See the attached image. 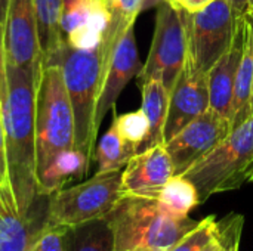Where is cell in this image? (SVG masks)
<instances>
[{
  "mask_svg": "<svg viewBox=\"0 0 253 251\" xmlns=\"http://www.w3.org/2000/svg\"><path fill=\"white\" fill-rule=\"evenodd\" d=\"M40 75L6 62L3 120L9 183L19 212L28 216L40 194L36 175V92Z\"/></svg>",
  "mask_w": 253,
  "mask_h": 251,
  "instance_id": "6da1fadb",
  "label": "cell"
},
{
  "mask_svg": "<svg viewBox=\"0 0 253 251\" xmlns=\"http://www.w3.org/2000/svg\"><path fill=\"white\" fill-rule=\"evenodd\" d=\"M114 251H169L199 225L190 216L169 213L156 198L123 195L105 216Z\"/></svg>",
  "mask_w": 253,
  "mask_h": 251,
  "instance_id": "7a4b0ae2",
  "label": "cell"
},
{
  "mask_svg": "<svg viewBox=\"0 0 253 251\" xmlns=\"http://www.w3.org/2000/svg\"><path fill=\"white\" fill-rule=\"evenodd\" d=\"M52 64H59L64 72V81L74 114V148L92 161L98 135L95 112L105 65L104 44L101 41L92 50H82L71 47L64 40Z\"/></svg>",
  "mask_w": 253,
  "mask_h": 251,
  "instance_id": "3957f363",
  "label": "cell"
},
{
  "mask_svg": "<svg viewBox=\"0 0 253 251\" xmlns=\"http://www.w3.org/2000/svg\"><path fill=\"white\" fill-rule=\"evenodd\" d=\"M74 148V114L59 64H42L36 92V175Z\"/></svg>",
  "mask_w": 253,
  "mask_h": 251,
  "instance_id": "277c9868",
  "label": "cell"
},
{
  "mask_svg": "<svg viewBox=\"0 0 253 251\" xmlns=\"http://www.w3.org/2000/svg\"><path fill=\"white\" fill-rule=\"evenodd\" d=\"M253 164V115L234 127L211 152L193 164L184 178L197 188L200 203L215 194L234 191L248 182Z\"/></svg>",
  "mask_w": 253,
  "mask_h": 251,
  "instance_id": "5b68a950",
  "label": "cell"
},
{
  "mask_svg": "<svg viewBox=\"0 0 253 251\" xmlns=\"http://www.w3.org/2000/svg\"><path fill=\"white\" fill-rule=\"evenodd\" d=\"M122 197V170L96 172L90 179L49 197V226L65 228L105 217Z\"/></svg>",
  "mask_w": 253,
  "mask_h": 251,
  "instance_id": "8992f818",
  "label": "cell"
},
{
  "mask_svg": "<svg viewBox=\"0 0 253 251\" xmlns=\"http://www.w3.org/2000/svg\"><path fill=\"white\" fill-rule=\"evenodd\" d=\"M190 16L191 13L172 3L165 1L159 6L151 49L138 74V83L159 78L170 92L188 55Z\"/></svg>",
  "mask_w": 253,
  "mask_h": 251,
  "instance_id": "52a82bcc",
  "label": "cell"
},
{
  "mask_svg": "<svg viewBox=\"0 0 253 251\" xmlns=\"http://www.w3.org/2000/svg\"><path fill=\"white\" fill-rule=\"evenodd\" d=\"M237 30L230 0H213L200 12L191 13L188 27V58L203 72L228 50Z\"/></svg>",
  "mask_w": 253,
  "mask_h": 251,
  "instance_id": "ba28073f",
  "label": "cell"
},
{
  "mask_svg": "<svg viewBox=\"0 0 253 251\" xmlns=\"http://www.w3.org/2000/svg\"><path fill=\"white\" fill-rule=\"evenodd\" d=\"M233 130L231 121L212 108L187 124L178 135L165 142L172 158L175 175H182L219 142H222Z\"/></svg>",
  "mask_w": 253,
  "mask_h": 251,
  "instance_id": "9c48e42d",
  "label": "cell"
},
{
  "mask_svg": "<svg viewBox=\"0 0 253 251\" xmlns=\"http://www.w3.org/2000/svg\"><path fill=\"white\" fill-rule=\"evenodd\" d=\"M49 226V197L40 195L33 212L24 216L10 183L0 185V251H30Z\"/></svg>",
  "mask_w": 253,
  "mask_h": 251,
  "instance_id": "30bf717a",
  "label": "cell"
},
{
  "mask_svg": "<svg viewBox=\"0 0 253 251\" xmlns=\"http://www.w3.org/2000/svg\"><path fill=\"white\" fill-rule=\"evenodd\" d=\"M211 108L208 74L197 70L187 55L185 64L169 92L165 142Z\"/></svg>",
  "mask_w": 253,
  "mask_h": 251,
  "instance_id": "8fae6325",
  "label": "cell"
},
{
  "mask_svg": "<svg viewBox=\"0 0 253 251\" xmlns=\"http://www.w3.org/2000/svg\"><path fill=\"white\" fill-rule=\"evenodd\" d=\"M4 52L6 62L40 75L42 50L34 0H10L4 22Z\"/></svg>",
  "mask_w": 253,
  "mask_h": 251,
  "instance_id": "7c38bea8",
  "label": "cell"
},
{
  "mask_svg": "<svg viewBox=\"0 0 253 251\" xmlns=\"http://www.w3.org/2000/svg\"><path fill=\"white\" fill-rule=\"evenodd\" d=\"M142 67L144 65L139 61L135 38V24H132L125 30L104 65L102 84L95 112L96 130H99L107 112L110 109H114L116 102L126 84L141 72Z\"/></svg>",
  "mask_w": 253,
  "mask_h": 251,
  "instance_id": "4fadbf2b",
  "label": "cell"
},
{
  "mask_svg": "<svg viewBox=\"0 0 253 251\" xmlns=\"http://www.w3.org/2000/svg\"><path fill=\"white\" fill-rule=\"evenodd\" d=\"M175 176V167L165 143L135 154L122 170L123 195L156 198Z\"/></svg>",
  "mask_w": 253,
  "mask_h": 251,
  "instance_id": "5bb4252c",
  "label": "cell"
},
{
  "mask_svg": "<svg viewBox=\"0 0 253 251\" xmlns=\"http://www.w3.org/2000/svg\"><path fill=\"white\" fill-rule=\"evenodd\" d=\"M242 50H243V38H242L240 22L237 19V30L231 46L208 72L211 108L219 115L228 118L230 121L233 118L234 87H236V77L242 58Z\"/></svg>",
  "mask_w": 253,
  "mask_h": 251,
  "instance_id": "9a60e30c",
  "label": "cell"
},
{
  "mask_svg": "<svg viewBox=\"0 0 253 251\" xmlns=\"http://www.w3.org/2000/svg\"><path fill=\"white\" fill-rule=\"evenodd\" d=\"M242 28L243 50L236 77L233 101V129L245 123L253 115V13L237 18Z\"/></svg>",
  "mask_w": 253,
  "mask_h": 251,
  "instance_id": "2e32d148",
  "label": "cell"
},
{
  "mask_svg": "<svg viewBox=\"0 0 253 251\" xmlns=\"http://www.w3.org/2000/svg\"><path fill=\"white\" fill-rule=\"evenodd\" d=\"M90 163L92 161L76 148L59 152L47 167L37 175L39 194L50 197L70 182L83 179L90 169Z\"/></svg>",
  "mask_w": 253,
  "mask_h": 251,
  "instance_id": "e0dca14e",
  "label": "cell"
},
{
  "mask_svg": "<svg viewBox=\"0 0 253 251\" xmlns=\"http://www.w3.org/2000/svg\"><path fill=\"white\" fill-rule=\"evenodd\" d=\"M64 0H34L42 64H52L65 40L61 30Z\"/></svg>",
  "mask_w": 253,
  "mask_h": 251,
  "instance_id": "ac0fdd59",
  "label": "cell"
},
{
  "mask_svg": "<svg viewBox=\"0 0 253 251\" xmlns=\"http://www.w3.org/2000/svg\"><path fill=\"white\" fill-rule=\"evenodd\" d=\"M142 93V109L150 121V133L141 151L165 143V124L169 107V90L159 78H148L139 83Z\"/></svg>",
  "mask_w": 253,
  "mask_h": 251,
  "instance_id": "d6986e66",
  "label": "cell"
},
{
  "mask_svg": "<svg viewBox=\"0 0 253 251\" xmlns=\"http://www.w3.org/2000/svg\"><path fill=\"white\" fill-rule=\"evenodd\" d=\"M64 251H114V235L107 219L65 226Z\"/></svg>",
  "mask_w": 253,
  "mask_h": 251,
  "instance_id": "ffe728a7",
  "label": "cell"
},
{
  "mask_svg": "<svg viewBox=\"0 0 253 251\" xmlns=\"http://www.w3.org/2000/svg\"><path fill=\"white\" fill-rule=\"evenodd\" d=\"M156 200L172 215L185 217L200 203L197 188L182 175H175L159 192Z\"/></svg>",
  "mask_w": 253,
  "mask_h": 251,
  "instance_id": "44dd1931",
  "label": "cell"
},
{
  "mask_svg": "<svg viewBox=\"0 0 253 251\" xmlns=\"http://www.w3.org/2000/svg\"><path fill=\"white\" fill-rule=\"evenodd\" d=\"M93 155L95 161L98 163V172L105 173L123 170L127 161L135 155V151L122 139L113 121L110 129L101 138Z\"/></svg>",
  "mask_w": 253,
  "mask_h": 251,
  "instance_id": "7402d4cb",
  "label": "cell"
},
{
  "mask_svg": "<svg viewBox=\"0 0 253 251\" xmlns=\"http://www.w3.org/2000/svg\"><path fill=\"white\" fill-rule=\"evenodd\" d=\"M119 135L122 139L138 154L150 133V121L144 112V109H138L133 112H126L122 115H116L113 118Z\"/></svg>",
  "mask_w": 253,
  "mask_h": 251,
  "instance_id": "603a6c76",
  "label": "cell"
},
{
  "mask_svg": "<svg viewBox=\"0 0 253 251\" xmlns=\"http://www.w3.org/2000/svg\"><path fill=\"white\" fill-rule=\"evenodd\" d=\"M218 237V220L208 216L199 220V225L184 235L169 251H203V249Z\"/></svg>",
  "mask_w": 253,
  "mask_h": 251,
  "instance_id": "cb8c5ba5",
  "label": "cell"
},
{
  "mask_svg": "<svg viewBox=\"0 0 253 251\" xmlns=\"http://www.w3.org/2000/svg\"><path fill=\"white\" fill-rule=\"evenodd\" d=\"M243 225L245 217L237 213H231L218 220V235L222 244V251H240Z\"/></svg>",
  "mask_w": 253,
  "mask_h": 251,
  "instance_id": "d4e9b609",
  "label": "cell"
},
{
  "mask_svg": "<svg viewBox=\"0 0 253 251\" xmlns=\"http://www.w3.org/2000/svg\"><path fill=\"white\" fill-rule=\"evenodd\" d=\"M89 16V0H64L61 30L65 36L82 27Z\"/></svg>",
  "mask_w": 253,
  "mask_h": 251,
  "instance_id": "484cf974",
  "label": "cell"
},
{
  "mask_svg": "<svg viewBox=\"0 0 253 251\" xmlns=\"http://www.w3.org/2000/svg\"><path fill=\"white\" fill-rule=\"evenodd\" d=\"M30 251H64V228H47Z\"/></svg>",
  "mask_w": 253,
  "mask_h": 251,
  "instance_id": "4316f807",
  "label": "cell"
},
{
  "mask_svg": "<svg viewBox=\"0 0 253 251\" xmlns=\"http://www.w3.org/2000/svg\"><path fill=\"white\" fill-rule=\"evenodd\" d=\"M141 6L142 0H111L110 10L113 16L127 24H135L136 16L141 13Z\"/></svg>",
  "mask_w": 253,
  "mask_h": 251,
  "instance_id": "83f0119b",
  "label": "cell"
},
{
  "mask_svg": "<svg viewBox=\"0 0 253 251\" xmlns=\"http://www.w3.org/2000/svg\"><path fill=\"white\" fill-rule=\"evenodd\" d=\"M9 183L7 152H6V130L3 120V102L0 101V185Z\"/></svg>",
  "mask_w": 253,
  "mask_h": 251,
  "instance_id": "f1b7e54d",
  "label": "cell"
},
{
  "mask_svg": "<svg viewBox=\"0 0 253 251\" xmlns=\"http://www.w3.org/2000/svg\"><path fill=\"white\" fill-rule=\"evenodd\" d=\"M6 90V52H4V25L0 22V101L3 102Z\"/></svg>",
  "mask_w": 253,
  "mask_h": 251,
  "instance_id": "f546056e",
  "label": "cell"
},
{
  "mask_svg": "<svg viewBox=\"0 0 253 251\" xmlns=\"http://www.w3.org/2000/svg\"><path fill=\"white\" fill-rule=\"evenodd\" d=\"M213 0H173L172 4L188 12V13H196L209 6Z\"/></svg>",
  "mask_w": 253,
  "mask_h": 251,
  "instance_id": "4dcf8cb0",
  "label": "cell"
},
{
  "mask_svg": "<svg viewBox=\"0 0 253 251\" xmlns=\"http://www.w3.org/2000/svg\"><path fill=\"white\" fill-rule=\"evenodd\" d=\"M230 3L236 18L253 13V0H230Z\"/></svg>",
  "mask_w": 253,
  "mask_h": 251,
  "instance_id": "1f68e13d",
  "label": "cell"
},
{
  "mask_svg": "<svg viewBox=\"0 0 253 251\" xmlns=\"http://www.w3.org/2000/svg\"><path fill=\"white\" fill-rule=\"evenodd\" d=\"M172 3L173 0H142V6H141V12L144 10H148V9H153V7H159L162 3Z\"/></svg>",
  "mask_w": 253,
  "mask_h": 251,
  "instance_id": "d6a6232c",
  "label": "cell"
},
{
  "mask_svg": "<svg viewBox=\"0 0 253 251\" xmlns=\"http://www.w3.org/2000/svg\"><path fill=\"white\" fill-rule=\"evenodd\" d=\"M9 3H10V0H0V22H1L3 25H4V22H6Z\"/></svg>",
  "mask_w": 253,
  "mask_h": 251,
  "instance_id": "836d02e7",
  "label": "cell"
},
{
  "mask_svg": "<svg viewBox=\"0 0 253 251\" xmlns=\"http://www.w3.org/2000/svg\"><path fill=\"white\" fill-rule=\"evenodd\" d=\"M203 251H222V244H221V241H219V235L212 241V243H209Z\"/></svg>",
  "mask_w": 253,
  "mask_h": 251,
  "instance_id": "e575fe53",
  "label": "cell"
},
{
  "mask_svg": "<svg viewBox=\"0 0 253 251\" xmlns=\"http://www.w3.org/2000/svg\"><path fill=\"white\" fill-rule=\"evenodd\" d=\"M248 182H253V164L251 167V172H249V178H248Z\"/></svg>",
  "mask_w": 253,
  "mask_h": 251,
  "instance_id": "d590c367",
  "label": "cell"
},
{
  "mask_svg": "<svg viewBox=\"0 0 253 251\" xmlns=\"http://www.w3.org/2000/svg\"><path fill=\"white\" fill-rule=\"evenodd\" d=\"M104 1H107V3H108V4H110V3H111V0H104Z\"/></svg>",
  "mask_w": 253,
  "mask_h": 251,
  "instance_id": "8d00e7d4",
  "label": "cell"
},
{
  "mask_svg": "<svg viewBox=\"0 0 253 251\" xmlns=\"http://www.w3.org/2000/svg\"><path fill=\"white\" fill-rule=\"evenodd\" d=\"M252 112H253V98H252Z\"/></svg>",
  "mask_w": 253,
  "mask_h": 251,
  "instance_id": "74e56055",
  "label": "cell"
}]
</instances>
